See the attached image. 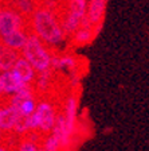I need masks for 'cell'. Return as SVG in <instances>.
Here are the masks:
<instances>
[{
  "mask_svg": "<svg viewBox=\"0 0 149 151\" xmlns=\"http://www.w3.org/2000/svg\"><path fill=\"white\" fill-rule=\"evenodd\" d=\"M41 147L44 151H62V146H61L59 140L51 132L43 136V139L41 142Z\"/></svg>",
  "mask_w": 149,
  "mask_h": 151,
  "instance_id": "cell-12",
  "label": "cell"
},
{
  "mask_svg": "<svg viewBox=\"0 0 149 151\" xmlns=\"http://www.w3.org/2000/svg\"><path fill=\"white\" fill-rule=\"evenodd\" d=\"M56 113H58V109L55 108L53 101L41 96V97L38 99V104H36V108H35L34 113H32L31 116L24 117L27 131L39 132L43 136L50 134L54 127V123H55Z\"/></svg>",
  "mask_w": 149,
  "mask_h": 151,
  "instance_id": "cell-3",
  "label": "cell"
},
{
  "mask_svg": "<svg viewBox=\"0 0 149 151\" xmlns=\"http://www.w3.org/2000/svg\"><path fill=\"white\" fill-rule=\"evenodd\" d=\"M1 7H3V0H0V12H1Z\"/></svg>",
  "mask_w": 149,
  "mask_h": 151,
  "instance_id": "cell-15",
  "label": "cell"
},
{
  "mask_svg": "<svg viewBox=\"0 0 149 151\" xmlns=\"http://www.w3.org/2000/svg\"><path fill=\"white\" fill-rule=\"evenodd\" d=\"M28 32H30V31H28V28L18 30V31L7 35L6 38L0 39V41L3 42V43H6L8 47H11V49H14V50H16V51H19V53H20V50L23 49L26 41H27Z\"/></svg>",
  "mask_w": 149,
  "mask_h": 151,
  "instance_id": "cell-11",
  "label": "cell"
},
{
  "mask_svg": "<svg viewBox=\"0 0 149 151\" xmlns=\"http://www.w3.org/2000/svg\"><path fill=\"white\" fill-rule=\"evenodd\" d=\"M23 28H28L27 19L23 18L6 0H3V7L0 12V39Z\"/></svg>",
  "mask_w": 149,
  "mask_h": 151,
  "instance_id": "cell-4",
  "label": "cell"
},
{
  "mask_svg": "<svg viewBox=\"0 0 149 151\" xmlns=\"http://www.w3.org/2000/svg\"><path fill=\"white\" fill-rule=\"evenodd\" d=\"M19 57H20L19 51L8 47L6 43L0 41V73L12 69L14 63L16 62Z\"/></svg>",
  "mask_w": 149,
  "mask_h": 151,
  "instance_id": "cell-10",
  "label": "cell"
},
{
  "mask_svg": "<svg viewBox=\"0 0 149 151\" xmlns=\"http://www.w3.org/2000/svg\"><path fill=\"white\" fill-rule=\"evenodd\" d=\"M53 54V49L47 46L43 41H41L32 32H28L27 41H26L23 49L20 50V55L31 63L36 73L51 69Z\"/></svg>",
  "mask_w": 149,
  "mask_h": 151,
  "instance_id": "cell-2",
  "label": "cell"
},
{
  "mask_svg": "<svg viewBox=\"0 0 149 151\" xmlns=\"http://www.w3.org/2000/svg\"><path fill=\"white\" fill-rule=\"evenodd\" d=\"M106 4H108V0H89L86 16L82 23L99 31L103 24V19H105Z\"/></svg>",
  "mask_w": 149,
  "mask_h": 151,
  "instance_id": "cell-5",
  "label": "cell"
},
{
  "mask_svg": "<svg viewBox=\"0 0 149 151\" xmlns=\"http://www.w3.org/2000/svg\"><path fill=\"white\" fill-rule=\"evenodd\" d=\"M11 70L27 85H32L35 78H36V72H35V69L32 68L31 63L28 62L26 58H23L22 55L16 60V62L14 63Z\"/></svg>",
  "mask_w": 149,
  "mask_h": 151,
  "instance_id": "cell-7",
  "label": "cell"
},
{
  "mask_svg": "<svg viewBox=\"0 0 149 151\" xmlns=\"http://www.w3.org/2000/svg\"><path fill=\"white\" fill-rule=\"evenodd\" d=\"M0 151H11V147H9L7 143L1 142V143H0Z\"/></svg>",
  "mask_w": 149,
  "mask_h": 151,
  "instance_id": "cell-13",
  "label": "cell"
},
{
  "mask_svg": "<svg viewBox=\"0 0 149 151\" xmlns=\"http://www.w3.org/2000/svg\"><path fill=\"white\" fill-rule=\"evenodd\" d=\"M0 78H1V82H3L4 96H6V97H8L11 94L19 92L20 89H23L24 86H27V84H24L12 70L1 72L0 73Z\"/></svg>",
  "mask_w": 149,
  "mask_h": 151,
  "instance_id": "cell-8",
  "label": "cell"
},
{
  "mask_svg": "<svg viewBox=\"0 0 149 151\" xmlns=\"http://www.w3.org/2000/svg\"><path fill=\"white\" fill-rule=\"evenodd\" d=\"M97 34H98L97 30H94L93 27L82 23L81 27L78 28L77 31L70 37V41H71V43L74 45V46H78V47L86 46V45H89L94 38L97 37Z\"/></svg>",
  "mask_w": 149,
  "mask_h": 151,
  "instance_id": "cell-9",
  "label": "cell"
},
{
  "mask_svg": "<svg viewBox=\"0 0 149 151\" xmlns=\"http://www.w3.org/2000/svg\"><path fill=\"white\" fill-rule=\"evenodd\" d=\"M28 31L36 35L47 46L54 49L66 41L59 14L47 7L38 6L27 19Z\"/></svg>",
  "mask_w": 149,
  "mask_h": 151,
  "instance_id": "cell-1",
  "label": "cell"
},
{
  "mask_svg": "<svg viewBox=\"0 0 149 151\" xmlns=\"http://www.w3.org/2000/svg\"><path fill=\"white\" fill-rule=\"evenodd\" d=\"M18 109L14 107L12 104H9L8 99L7 100H0V129L4 134H12L14 127L16 122L19 120Z\"/></svg>",
  "mask_w": 149,
  "mask_h": 151,
  "instance_id": "cell-6",
  "label": "cell"
},
{
  "mask_svg": "<svg viewBox=\"0 0 149 151\" xmlns=\"http://www.w3.org/2000/svg\"><path fill=\"white\" fill-rule=\"evenodd\" d=\"M4 140H6V134L0 129V143H1V142H4Z\"/></svg>",
  "mask_w": 149,
  "mask_h": 151,
  "instance_id": "cell-14",
  "label": "cell"
},
{
  "mask_svg": "<svg viewBox=\"0 0 149 151\" xmlns=\"http://www.w3.org/2000/svg\"><path fill=\"white\" fill-rule=\"evenodd\" d=\"M38 151H44V150H43L42 147H39V148H38Z\"/></svg>",
  "mask_w": 149,
  "mask_h": 151,
  "instance_id": "cell-16",
  "label": "cell"
}]
</instances>
